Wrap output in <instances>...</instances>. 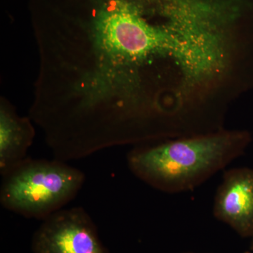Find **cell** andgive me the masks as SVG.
<instances>
[{
	"label": "cell",
	"mask_w": 253,
	"mask_h": 253,
	"mask_svg": "<svg viewBox=\"0 0 253 253\" xmlns=\"http://www.w3.org/2000/svg\"><path fill=\"white\" fill-rule=\"evenodd\" d=\"M31 118L20 116L14 105L0 99V174L6 175L26 158L36 129Z\"/></svg>",
	"instance_id": "6"
},
{
	"label": "cell",
	"mask_w": 253,
	"mask_h": 253,
	"mask_svg": "<svg viewBox=\"0 0 253 253\" xmlns=\"http://www.w3.org/2000/svg\"><path fill=\"white\" fill-rule=\"evenodd\" d=\"M250 253V252H246V253Z\"/></svg>",
	"instance_id": "8"
},
{
	"label": "cell",
	"mask_w": 253,
	"mask_h": 253,
	"mask_svg": "<svg viewBox=\"0 0 253 253\" xmlns=\"http://www.w3.org/2000/svg\"><path fill=\"white\" fill-rule=\"evenodd\" d=\"M35 90L91 152L221 130L253 90L251 0H47Z\"/></svg>",
	"instance_id": "1"
},
{
	"label": "cell",
	"mask_w": 253,
	"mask_h": 253,
	"mask_svg": "<svg viewBox=\"0 0 253 253\" xmlns=\"http://www.w3.org/2000/svg\"><path fill=\"white\" fill-rule=\"evenodd\" d=\"M33 253H111L84 208L63 209L42 221L32 238Z\"/></svg>",
	"instance_id": "4"
},
{
	"label": "cell",
	"mask_w": 253,
	"mask_h": 253,
	"mask_svg": "<svg viewBox=\"0 0 253 253\" xmlns=\"http://www.w3.org/2000/svg\"><path fill=\"white\" fill-rule=\"evenodd\" d=\"M214 217L241 237H253V169L225 171L213 205Z\"/></svg>",
	"instance_id": "5"
},
{
	"label": "cell",
	"mask_w": 253,
	"mask_h": 253,
	"mask_svg": "<svg viewBox=\"0 0 253 253\" xmlns=\"http://www.w3.org/2000/svg\"><path fill=\"white\" fill-rule=\"evenodd\" d=\"M84 181L81 169L64 161L26 158L2 176L0 203L11 212L43 221L71 202Z\"/></svg>",
	"instance_id": "3"
},
{
	"label": "cell",
	"mask_w": 253,
	"mask_h": 253,
	"mask_svg": "<svg viewBox=\"0 0 253 253\" xmlns=\"http://www.w3.org/2000/svg\"></svg>",
	"instance_id": "9"
},
{
	"label": "cell",
	"mask_w": 253,
	"mask_h": 253,
	"mask_svg": "<svg viewBox=\"0 0 253 253\" xmlns=\"http://www.w3.org/2000/svg\"><path fill=\"white\" fill-rule=\"evenodd\" d=\"M251 248L253 250V237L252 238V244H251Z\"/></svg>",
	"instance_id": "7"
},
{
	"label": "cell",
	"mask_w": 253,
	"mask_h": 253,
	"mask_svg": "<svg viewBox=\"0 0 253 253\" xmlns=\"http://www.w3.org/2000/svg\"><path fill=\"white\" fill-rule=\"evenodd\" d=\"M253 141L246 129H227L136 145L128 153L131 172L168 194L193 191L241 157Z\"/></svg>",
	"instance_id": "2"
}]
</instances>
